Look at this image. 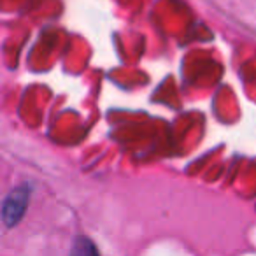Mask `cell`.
I'll list each match as a JSON object with an SVG mask.
<instances>
[{
	"mask_svg": "<svg viewBox=\"0 0 256 256\" xmlns=\"http://www.w3.org/2000/svg\"><path fill=\"white\" fill-rule=\"evenodd\" d=\"M30 196H32V186L28 182L16 186L14 190L9 192V195L2 200L0 206V218L2 223L8 228H12L25 218V212L28 209Z\"/></svg>",
	"mask_w": 256,
	"mask_h": 256,
	"instance_id": "cell-1",
	"label": "cell"
},
{
	"mask_svg": "<svg viewBox=\"0 0 256 256\" xmlns=\"http://www.w3.org/2000/svg\"><path fill=\"white\" fill-rule=\"evenodd\" d=\"M68 256H100L96 244L86 235H78L72 242V249Z\"/></svg>",
	"mask_w": 256,
	"mask_h": 256,
	"instance_id": "cell-2",
	"label": "cell"
}]
</instances>
